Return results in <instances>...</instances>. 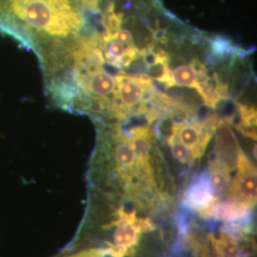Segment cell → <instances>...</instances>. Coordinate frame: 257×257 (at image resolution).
Masks as SVG:
<instances>
[{"instance_id": "1", "label": "cell", "mask_w": 257, "mask_h": 257, "mask_svg": "<svg viewBox=\"0 0 257 257\" xmlns=\"http://www.w3.org/2000/svg\"><path fill=\"white\" fill-rule=\"evenodd\" d=\"M80 0H0V33L37 56L77 37L87 23Z\"/></svg>"}, {"instance_id": "2", "label": "cell", "mask_w": 257, "mask_h": 257, "mask_svg": "<svg viewBox=\"0 0 257 257\" xmlns=\"http://www.w3.org/2000/svg\"><path fill=\"white\" fill-rule=\"evenodd\" d=\"M214 127L215 123H175L172 128L171 137L187 149L194 163L204 155L209 141L211 140Z\"/></svg>"}, {"instance_id": "3", "label": "cell", "mask_w": 257, "mask_h": 257, "mask_svg": "<svg viewBox=\"0 0 257 257\" xmlns=\"http://www.w3.org/2000/svg\"><path fill=\"white\" fill-rule=\"evenodd\" d=\"M116 96L125 110L138 107L152 89V83L143 77L119 75L115 78Z\"/></svg>"}, {"instance_id": "4", "label": "cell", "mask_w": 257, "mask_h": 257, "mask_svg": "<svg viewBox=\"0 0 257 257\" xmlns=\"http://www.w3.org/2000/svg\"><path fill=\"white\" fill-rule=\"evenodd\" d=\"M128 142L138 159L148 165H152V153L154 149L153 133L148 127L139 126L130 131Z\"/></svg>"}, {"instance_id": "5", "label": "cell", "mask_w": 257, "mask_h": 257, "mask_svg": "<svg viewBox=\"0 0 257 257\" xmlns=\"http://www.w3.org/2000/svg\"><path fill=\"white\" fill-rule=\"evenodd\" d=\"M143 56L151 77L163 83L167 88L174 86L169 68V57L165 53H144Z\"/></svg>"}, {"instance_id": "6", "label": "cell", "mask_w": 257, "mask_h": 257, "mask_svg": "<svg viewBox=\"0 0 257 257\" xmlns=\"http://www.w3.org/2000/svg\"><path fill=\"white\" fill-rule=\"evenodd\" d=\"M202 66V64H200L196 60H193L191 64L180 65L176 67L171 74L173 85L193 88V89H196L199 92L200 91L199 73Z\"/></svg>"}, {"instance_id": "7", "label": "cell", "mask_w": 257, "mask_h": 257, "mask_svg": "<svg viewBox=\"0 0 257 257\" xmlns=\"http://www.w3.org/2000/svg\"><path fill=\"white\" fill-rule=\"evenodd\" d=\"M55 257H121L113 252L110 248L99 245L93 244V246H88L87 248H79V249H68L62 254H59Z\"/></svg>"}, {"instance_id": "8", "label": "cell", "mask_w": 257, "mask_h": 257, "mask_svg": "<svg viewBox=\"0 0 257 257\" xmlns=\"http://www.w3.org/2000/svg\"><path fill=\"white\" fill-rule=\"evenodd\" d=\"M240 123L238 130L248 138L256 139V111L246 106H240Z\"/></svg>"}, {"instance_id": "9", "label": "cell", "mask_w": 257, "mask_h": 257, "mask_svg": "<svg viewBox=\"0 0 257 257\" xmlns=\"http://www.w3.org/2000/svg\"><path fill=\"white\" fill-rule=\"evenodd\" d=\"M108 43L109 44L106 47V51H105L106 60L110 64L117 66L119 65L120 59L124 55L126 48L116 40H110L108 41Z\"/></svg>"}, {"instance_id": "10", "label": "cell", "mask_w": 257, "mask_h": 257, "mask_svg": "<svg viewBox=\"0 0 257 257\" xmlns=\"http://www.w3.org/2000/svg\"><path fill=\"white\" fill-rule=\"evenodd\" d=\"M113 40H116L123 45H132L134 42V38L132 33L127 29H120L114 36Z\"/></svg>"}]
</instances>
